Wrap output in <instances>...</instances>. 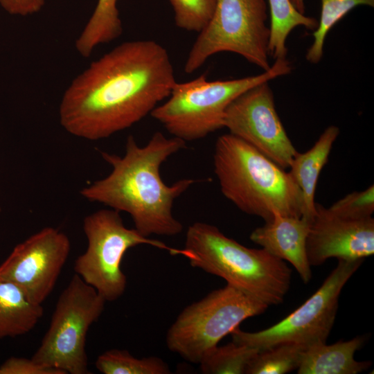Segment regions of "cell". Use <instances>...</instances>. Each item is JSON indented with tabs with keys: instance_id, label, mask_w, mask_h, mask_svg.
Instances as JSON below:
<instances>
[{
	"instance_id": "4fadbf2b",
	"label": "cell",
	"mask_w": 374,
	"mask_h": 374,
	"mask_svg": "<svg viewBox=\"0 0 374 374\" xmlns=\"http://www.w3.org/2000/svg\"><path fill=\"white\" fill-rule=\"evenodd\" d=\"M306 252L311 267L321 265L331 258L364 260L374 253V219L342 218L316 203Z\"/></svg>"
},
{
	"instance_id": "9a60e30c",
	"label": "cell",
	"mask_w": 374,
	"mask_h": 374,
	"mask_svg": "<svg viewBox=\"0 0 374 374\" xmlns=\"http://www.w3.org/2000/svg\"><path fill=\"white\" fill-rule=\"evenodd\" d=\"M339 134L338 127L328 126L310 149L303 153H296L289 168L290 175L302 193L303 210L301 217L310 223L316 213L314 195L318 178L328 162Z\"/></svg>"
},
{
	"instance_id": "8992f818",
	"label": "cell",
	"mask_w": 374,
	"mask_h": 374,
	"mask_svg": "<svg viewBox=\"0 0 374 374\" xmlns=\"http://www.w3.org/2000/svg\"><path fill=\"white\" fill-rule=\"evenodd\" d=\"M267 308L226 284L180 312L167 332V346L185 360L199 364L242 321Z\"/></svg>"
},
{
	"instance_id": "484cf974",
	"label": "cell",
	"mask_w": 374,
	"mask_h": 374,
	"mask_svg": "<svg viewBox=\"0 0 374 374\" xmlns=\"http://www.w3.org/2000/svg\"><path fill=\"white\" fill-rule=\"evenodd\" d=\"M0 374H64L57 368L46 366L31 359L11 357L0 366Z\"/></svg>"
},
{
	"instance_id": "ba28073f",
	"label": "cell",
	"mask_w": 374,
	"mask_h": 374,
	"mask_svg": "<svg viewBox=\"0 0 374 374\" xmlns=\"http://www.w3.org/2000/svg\"><path fill=\"white\" fill-rule=\"evenodd\" d=\"M267 19L265 0H216L211 20L189 51L184 71H196L210 57L222 52L238 54L264 71L269 70Z\"/></svg>"
},
{
	"instance_id": "ac0fdd59",
	"label": "cell",
	"mask_w": 374,
	"mask_h": 374,
	"mask_svg": "<svg viewBox=\"0 0 374 374\" xmlns=\"http://www.w3.org/2000/svg\"><path fill=\"white\" fill-rule=\"evenodd\" d=\"M117 0H98L95 10L75 42V48L89 57L94 48L119 37L123 25L117 8Z\"/></svg>"
},
{
	"instance_id": "603a6c76",
	"label": "cell",
	"mask_w": 374,
	"mask_h": 374,
	"mask_svg": "<svg viewBox=\"0 0 374 374\" xmlns=\"http://www.w3.org/2000/svg\"><path fill=\"white\" fill-rule=\"evenodd\" d=\"M259 350L233 341L217 346L200 363L205 374H245L251 359Z\"/></svg>"
},
{
	"instance_id": "277c9868",
	"label": "cell",
	"mask_w": 374,
	"mask_h": 374,
	"mask_svg": "<svg viewBox=\"0 0 374 374\" xmlns=\"http://www.w3.org/2000/svg\"><path fill=\"white\" fill-rule=\"evenodd\" d=\"M184 249L192 267L224 279L268 306L281 303L290 289L292 270L286 262L262 248L242 245L214 225L191 224Z\"/></svg>"
},
{
	"instance_id": "7c38bea8",
	"label": "cell",
	"mask_w": 374,
	"mask_h": 374,
	"mask_svg": "<svg viewBox=\"0 0 374 374\" xmlns=\"http://www.w3.org/2000/svg\"><path fill=\"white\" fill-rule=\"evenodd\" d=\"M70 251V240L64 233L45 227L14 247L0 265V276L42 305L53 290Z\"/></svg>"
},
{
	"instance_id": "f1b7e54d",
	"label": "cell",
	"mask_w": 374,
	"mask_h": 374,
	"mask_svg": "<svg viewBox=\"0 0 374 374\" xmlns=\"http://www.w3.org/2000/svg\"><path fill=\"white\" fill-rule=\"evenodd\" d=\"M1 208L0 207V213H1Z\"/></svg>"
},
{
	"instance_id": "4316f807",
	"label": "cell",
	"mask_w": 374,
	"mask_h": 374,
	"mask_svg": "<svg viewBox=\"0 0 374 374\" xmlns=\"http://www.w3.org/2000/svg\"><path fill=\"white\" fill-rule=\"evenodd\" d=\"M44 0H0V6L12 15L27 16L39 12Z\"/></svg>"
},
{
	"instance_id": "44dd1931",
	"label": "cell",
	"mask_w": 374,
	"mask_h": 374,
	"mask_svg": "<svg viewBox=\"0 0 374 374\" xmlns=\"http://www.w3.org/2000/svg\"><path fill=\"white\" fill-rule=\"evenodd\" d=\"M299 344L285 343L259 350L249 362L245 374H285L297 369L303 351Z\"/></svg>"
},
{
	"instance_id": "d6986e66",
	"label": "cell",
	"mask_w": 374,
	"mask_h": 374,
	"mask_svg": "<svg viewBox=\"0 0 374 374\" xmlns=\"http://www.w3.org/2000/svg\"><path fill=\"white\" fill-rule=\"evenodd\" d=\"M270 15V36L268 45L269 55L274 60L286 57V39L291 31L297 26L314 30L318 20L300 13L290 0H268Z\"/></svg>"
},
{
	"instance_id": "6da1fadb",
	"label": "cell",
	"mask_w": 374,
	"mask_h": 374,
	"mask_svg": "<svg viewBox=\"0 0 374 374\" xmlns=\"http://www.w3.org/2000/svg\"><path fill=\"white\" fill-rule=\"evenodd\" d=\"M176 82L161 44L149 39L123 42L71 82L60 101V124L89 141L109 137L151 114Z\"/></svg>"
},
{
	"instance_id": "7402d4cb",
	"label": "cell",
	"mask_w": 374,
	"mask_h": 374,
	"mask_svg": "<svg viewBox=\"0 0 374 374\" xmlns=\"http://www.w3.org/2000/svg\"><path fill=\"white\" fill-rule=\"evenodd\" d=\"M321 3L318 26L312 33L314 41L305 55L306 60L312 64L321 60L326 37L338 21L357 6L374 7V0H321Z\"/></svg>"
},
{
	"instance_id": "5bb4252c",
	"label": "cell",
	"mask_w": 374,
	"mask_h": 374,
	"mask_svg": "<svg viewBox=\"0 0 374 374\" xmlns=\"http://www.w3.org/2000/svg\"><path fill=\"white\" fill-rule=\"evenodd\" d=\"M310 226V222L303 217L277 214L255 229L249 238L271 255L290 262L307 283L312 276L306 252Z\"/></svg>"
},
{
	"instance_id": "e0dca14e",
	"label": "cell",
	"mask_w": 374,
	"mask_h": 374,
	"mask_svg": "<svg viewBox=\"0 0 374 374\" xmlns=\"http://www.w3.org/2000/svg\"><path fill=\"white\" fill-rule=\"evenodd\" d=\"M43 314L41 304L33 303L16 284L0 276V339L29 332Z\"/></svg>"
},
{
	"instance_id": "52a82bcc",
	"label": "cell",
	"mask_w": 374,
	"mask_h": 374,
	"mask_svg": "<svg viewBox=\"0 0 374 374\" xmlns=\"http://www.w3.org/2000/svg\"><path fill=\"white\" fill-rule=\"evenodd\" d=\"M83 230L87 247L75 260L73 269L75 274L106 301L117 300L125 291L127 277L121 269V262L130 249L148 244L166 250L171 255H187L184 249L170 247L163 242L144 236L135 228L126 227L120 212L112 208L100 209L87 215Z\"/></svg>"
},
{
	"instance_id": "9c48e42d",
	"label": "cell",
	"mask_w": 374,
	"mask_h": 374,
	"mask_svg": "<svg viewBox=\"0 0 374 374\" xmlns=\"http://www.w3.org/2000/svg\"><path fill=\"white\" fill-rule=\"evenodd\" d=\"M105 303L93 287L75 274L60 294L48 329L32 359L64 374L89 373L87 335Z\"/></svg>"
},
{
	"instance_id": "7a4b0ae2",
	"label": "cell",
	"mask_w": 374,
	"mask_h": 374,
	"mask_svg": "<svg viewBox=\"0 0 374 374\" xmlns=\"http://www.w3.org/2000/svg\"><path fill=\"white\" fill-rule=\"evenodd\" d=\"M186 143L156 132L140 146L130 135L123 156L101 152L112 171L83 188L80 194L90 202L127 213L134 228L144 236L176 235L182 231L183 225L174 216V202L197 181L185 178L167 185L160 170L170 157L186 148Z\"/></svg>"
},
{
	"instance_id": "30bf717a",
	"label": "cell",
	"mask_w": 374,
	"mask_h": 374,
	"mask_svg": "<svg viewBox=\"0 0 374 374\" xmlns=\"http://www.w3.org/2000/svg\"><path fill=\"white\" fill-rule=\"evenodd\" d=\"M364 260H338L319 288L301 306L277 323L258 332H246L239 327L231 332L232 341L265 350L285 343L305 348L326 343L335 323L341 290Z\"/></svg>"
},
{
	"instance_id": "5b68a950",
	"label": "cell",
	"mask_w": 374,
	"mask_h": 374,
	"mask_svg": "<svg viewBox=\"0 0 374 374\" xmlns=\"http://www.w3.org/2000/svg\"><path fill=\"white\" fill-rule=\"evenodd\" d=\"M291 71L286 57L278 58L269 70L256 75L211 81L204 73L188 82H177L166 101L150 115L172 136L185 142L199 140L224 127L226 111L236 98Z\"/></svg>"
},
{
	"instance_id": "d4e9b609",
	"label": "cell",
	"mask_w": 374,
	"mask_h": 374,
	"mask_svg": "<svg viewBox=\"0 0 374 374\" xmlns=\"http://www.w3.org/2000/svg\"><path fill=\"white\" fill-rule=\"evenodd\" d=\"M328 209L336 215L349 220H364L372 217L374 211V187L355 191L334 203Z\"/></svg>"
},
{
	"instance_id": "cb8c5ba5",
	"label": "cell",
	"mask_w": 374,
	"mask_h": 374,
	"mask_svg": "<svg viewBox=\"0 0 374 374\" xmlns=\"http://www.w3.org/2000/svg\"><path fill=\"white\" fill-rule=\"evenodd\" d=\"M175 25L184 30L199 33L211 20L216 0H169Z\"/></svg>"
},
{
	"instance_id": "3957f363",
	"label": "cell",
	"mask_w": 374,
	"mask_h": 374,
	"mask_svg": "<svg viewBox=\"0 0 374 374\" xmlns=\"http://www.w3.org/2000/svg\"><path fill=\"white\" fill-rule=\"evenodd\" d=\"M213 167L222 193L241 211L265 222L277 214L301 217L302 193L289 172L238 137L217 138Z\"/></svg>"
},
{
	"instance_id": "2e32d148",
	"label": "cell",
	"mask_w": 374,
	"mask_h": 374,
	"mask_svg": "<svg viewBox=\"0 0 374 374\" xmlns=\"http://www.w3.org/2000/svg\"><path fill=\"white\" fill-rule=\"evenodd\" d=\"M365 341L358 336L348 341L333 344L319 343L307 348L303 353L298 374H357L367 370L369 361L359 362L354 355Z\"/></svg>"
},
{
	"instance_id": "ffe728a7",
	"label": "cell",
	"mask_w": 374,
	"mask_h": 374,
	"mask_svg": "<svg viewBox=\"0 0 374 374\" xmlns=\"http://www.w3.org/2000/svg\"><path fill=\"white\" fill-rule=\"evenodd\" d=\"M96 368L104 374H169L168 365L157 357L136 358L127 350L111 349L100 355Z\"/></svg>"
},
{
	"instance_id": "83f0119b",
	"label": "cell",
	"mask_w": 374,
	"mask_h": 374,
	"mask_svg": "<svg viewBox=\"0 0 374 374\" xmlns=\"http://www.w3.org/2000/svg\"><path fill=\"white\" fill-rule=\"evenodd\" d=\"M294 7L302 14H305V6L304 0H290Z\"/></svg>"
},
{
	"instance_id": "8fae6325",
	"label": "cell",
	"mask_w": 374,
	"mask_h": 374,
	"mask_svg": "<svg viewBox=\"0 0 374 374\" xmlns=\"http://www.w3.org/2000/svg\"><path fill=\"white\" fill-rule=\"evenodd\" d=\"M224 127L283 169L290 168L297 152L276 110L268 82L249 89L229 105Z\"/></svg>"
}]
</instances>
